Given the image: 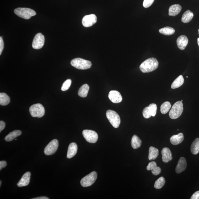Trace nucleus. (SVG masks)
Wrapping results in <instances>:
<instances>
[{"label":"nucleus","mask_w":199,"mask_h":199,"mask_svg":"<svg viewBox=\"0 0 199 199\" xmlns=\"http://www.w3.org/2000/svg\"><path fill=\"white\" fill-rule=\"evenodd\" d=\"M159 63L156 59L149 58L142 63L140 66V69L143 73H149L154 71L158 67Z\"/></svg>","instance_id":"nucleus-1"},{"label":"nucleus","mask_w":199,"mask_h":199,"mask_svg":"<svg viewBox=\"0 0 199 199\" xmlns=\"http://www.w3.org/2000/svg\"><path fill=\"white\" fill-rule=\"evenodd\" d=\"M70 64L76 69L81 70L89 69L92 65L90 61L79 58L72 60Z\"/></svg>","instance_id":"nucleus-2"},{"label":"nucleus","mask_w":199,"mask_h":199,"mask_svg":"<svg viewBox=\"0 0 199 199\" xmlns=\"http://www.w3.org/2000/svg\"><path fill=\"white\" fill-rule=\"evenodd\" d=\"M14 12L19 17L27 20L30 19L36 14L34 10L28 8H18L14 9Z\"/></svg>","instance_id":"nucleus-3"},{"label":"nucleus","mask_w":199,"mask_h":199,"mask_svg":"<svg viewBox=\"0 0 199 199\" xmlns=\"http://www.w3.org/2000/svg\"><path fill=\"white\" fill-rule=\"evenodd\" d=\"M183 111V104L181 101H178L173 105L170 111L169 115L172 119H178Z\"/></svg>","instance_id":"nucleus-4"},{"label":"nucleus","mask_w":199,"mask_h":199,"mask_svg":"<svg viewBox=\"0 0 199 199\" xmlns=\"http://www.w3.org/2000/svg\"><path fill=\"white\" fill-rule=\"evenodd\" d=\"M29 112L32 117L37 118L42 117L45 113L44 107L40 103L32 105L30 107Z\"/></svg>","instance_id":"nucleus-5"},{"label":"nucleus","mask_w":199,"mask_h":199,"mask_svg":"<svg viewBox=\"0 0 199 199\" xmlns=\"http://www.w3.org/2000/svg\"><path fill=\"white\" fill-rule=\"evenodd\" d=\"M106 115L107 119L114 128L119 127L121 123V120L120 116L115 111L108 110L106 112Z\"/></svg>","instance_id":"nucleus-6"},{"label":"nucleus","mask_w":199,"mask_h":199,"mask_svg":"<svg viewBox=\"0 0 199 199\" xmlns=\"http://www.w3.org/2000/svg\"><path fill=\"white\" fill-rule=\"evenodd\" d=\"M97 176V175L96 172H92L83 178L80 181L81 185L83 187H88L92 186L96 181Z\"/></svg>","instance_id":"nucleus-7"},{"label":"nucleus","mask_w":199,"mask_h":199,"mask_svg":"<svg viewBox=\"0 0 199 199\" xmlns=\"http://www.w3.org/2000/svg\"><path fill=\"white\" fill-rule=\"evenodd\" d=\"M82 134L87 141L90 143H96L98 140V134L93 130H83Z\"/></svg>","instance_id":"nucleus-8"},{"label":"nucleus","mask_w":199,"mask_h":199,"mask_svg":"<svg viewBox=\"0 0 199 199\" xmlns=\"http://www.w3.org/2000/svg\"><path fill=\"white\" fill-rule=\"evenodd\" d=\"M59 142L56 139L51 141L45 147L44 150L45 154L46 155H52L56 152L59 147Z\"/></svg>","instance_id":"nucleus-9"},{"label":"nucleus","mask_w":199,"mask_h":199,"mask_svg":"<svg viewBox=\"0 0 199 199\" xmlns=\"http://www.w3.org/2000/svg\"><path fill=\"white\" fill-rule=\"evenodd\" d=\"M44 42V36L41 33H38L35 36L33 39L32 47L34 49H40L43 47Z\"/></svg>","instance_id":"nucleus-10"},{"label":"nucleus","mask_w":199,"mask_h":199,"mask_svg":"<svg viewBox=\"0 0 199 199\" xmlns=\"http://www.w3.org/2000/svg\"><path fill=\"white\" fill-rule=\"evenodd\" d=\"M97 21L96 16L94 14H91L84 17L82 20V23L85 28H89L96 23Z\"/></svg>","instance_id":"nucleus-11"},{"label":"nucleus","mask_w":199,"mask_h":199,"mask_svg":"<svg viewBox=\"0 0 199 199\" xmlns=\"http://www.w3.org/2000/svg\"><path fill=\"white\" fill-rule=\"evenodd\" d=\"M109 98L112 102L115 103H120L123 100L121 94L116 90L110 91L109 94Z\"/></svg>","instance_id":"nucleus-12"},{"label":"nucleus","mask_w":199,"mask_h":199,"mask_svg":"<svg viewBox=\"0 0 199 199\" xmlns=\"http://www.w3.org/2000/svg\"><path fill=\"white\" fill-rule=\"evenodd\" d=\"M186 161L184 157H180L176 168V173L180 174L183 172L186 169Z\"/></svg>","instance_id":"nucleus-13"},{"label":"nucleus","mask_w":199,"mask_h":199,"mask_svg":"<svg viewBox=\"0 0 199 199\" xmlns=\"http://www.w3.org/2000/svg\"><path fill=\"white\" fill-rule=\"evenodd\" d=\"M31 173L30 172H27L22 176L21 179L18 181L17 185L18 187L26 186L30 183Z\"/></svg>","instance_id":"nucleus-14"},{"label":"nucleus","mask_w":199,"mask_h":199,"mask_svg":"<svg viewBox=\"0 0 199 199\" xmlns=\"http://www.w3.org/2000/svg\"><path fill=\"white\" fill-rule=\"evenodd\" d=\"M162 161L164 162L167 163L173 159L171 152L170 149L168 148H165L161 151Z\"/></svg>","instance_id":"nucleus-15"},{"label":"nucleus","mask_w":199,"mask_h":199,"mask_svg":"<svg viewBox=\"0 0 199 199\" xmlns=\"http://www.w3.org/2000/svg\"><path fill=\"white\" fill-rule=\"evenodd\" d=\"M188 42V39L187 37L184 35H182L179 37L177 40L178 47L181 50H184L186 48Z\"/></svg>","instance_id":"nucleus-16"},{"label":"nucleus","mask_w":199,"mask_h":199,"mask_svg":"<svg viewBox=\"0 0 199 199\" xmlns=\"http://www.w3.org/2000/svg\"><path fill=\"white\" fill-rule=\"evenodd\" d=\"M78 151V146L75 143H72L68 147L67 157L68 159L72 158L76 155Z\"/></svg>","instance_id":"nucleus-17"},{"label":"nucleus","mask_w":199,"mask_h":199,"mask_svg":"<svg viewBox=\"0 0 199 199\" xmlns=\"http://www.w3.org/2000/svg\"><path fill=\"white\" fill-rule=\"evenodd\" d=\"M184 140V136L183 134L182 133L174 135L171 137L170 139V141L171 144L172 145H179Z\"/></svg>","instance_id":"nucleus-18"},{"label":"nucleus","mask_w":199,"mask_h":199,"mask_svg":"<svg viewBox=\"0 0 199 199\" xmlns=\"http://www.w3.org/2000/svg\"><path fill=\"white\" fill-rule=\"evenodd\" d=\"M182 8L179 4H175L169 8V14L170 16H175L179 14L181 12Z\"/></svg>","instance_id":"nucleus-19"},{"label":"nucleus","mask_w":199,"mask_h":199,"mask_svg":"<svg viewBox=\"0 0 199 199\" xmlns=\"http://www.w3.org/2000/svg\"><path fill=\"white\" fill-rule=\"evenodd\" d=\"M22 132L20 130H15L10 132L5 137V140L7 142L12 141L17 137L22 134Z\"/></svg>","instance_id":"nucleus-20"},{"label":"nucleus","mask_w":199,"mask_h":199,"mask_svg":"<svg viewBox=\"0 0 199 199\" xmlns=\"http://www.w3.org/2000/svg\"><path fill=\"white\" fill-rule=\"evenodd\" d=\"M194 14L190 10H187L182 16L181 21L184 23H188L192 20Z\"/></svg>","instance_id":"nucleus-21"},{"label":"nucleus","mask_w":199,"mask_h":199,"mask_svg":"<svg viewBox=\"0 0 199 199\" xmlns=\"http://www.w3.org/2000/svg\"><path fill=\"white\" fill-rule=\"evenodd\" d=\"M89 90V86L88 84L83 85L79 90L78 94L80 97H86L88 95Z\"/></svg>","instance_id":"nucleus-22"},{"label":"nucleus","mask_w":199,"mask_h":199,"mask_svg":"<svg viewBox=\"0 0 199 199\" xmlns=\"http://www.w3.org/2000/svg\"><path fill=\"white\" fill-rule=\"evenodd\" d=\"M159 155L158 149L153 146H151L149 149V159L150 161L156 159Z\"/></svg>","instance_id":"nucleus-23"},{"label":"nucleus","mask_w":199,"mask_h":199,"mask_svg":"<svg viewBox=\"0 0 199 199\" xmlns=\"http://www.w3.org/2000/svg\"><path fill=\"white\" fill-rule=\"evenodd\" d=\"M184 82V79L183 76L180 75L171 84V88L172 89L179 88L183 84Z\"/></svg>","instance_id":"nucleus-24"},{"label":"nucleus","mask_w":199,"mask_h":199,"mask_svg":"<svg viewBox=\"0 0 199 199\" xmlns=\"http://www.w3.org/2000/svg\"><path fill=\"white\" fill-rule=\"evenodd\" d=\"M142 141L140 138L136 135L133 136L131 140V146L133 148L137 149L140 148L141 145Z\"/></svg>","instance_id":"nucleus-25"},{"label":"nucleus","mask_w":199,"mask_h":199,"mask_svg":"<svg viewBox=\"0 0 199 199\" xmlns=\"http://www.w3.org/2000/svg\"><path fill=\"white\" fill-rule=\"evenodd\" d=\"M191 151L193 154L196 155L199 152V138H196L192 143Z\"/></svg>","instance_id":"nucleus-26"},{"label":"nucleus","mask_w":199,"mask_h":199,"mask_svg":"<svg viewBox=\"0 0 199 199\" xmlns=\"http://www.w3.org/2000/svg\"><path fill=\"white\" fill-rule=\"evenodd\" d=\"M10 102V97L5 93H0V105L5 106L9 104Z\"/></svg>","instance_id":"nucleus-27"},{"label":"nucleus","mask_w":199,"mask_h":199,"mask_svg":"<svg viewBox=\"0 0 199 199\" xmlns=\"http://www.w3.org/2000/svg\"><path fill=\"white\" fill-rule=\"evenodd\" d=\"M159 32L161 34L166 35V36H170L175 33V30L171 27H166L160 29L159 30Z\"/></svg>","instance_id":"nucleus-28"},{"label":"nucleus","mask_w":199,"mask_h":199,"mask_svg":"<svg viewBox=\"0 0 199 199\" xmlns=\"http://www.w3.org/2000/svg\"><path fill=\"white\" fill-rule=\"evenodd\" d=\"M171 107V104L169 101L163 103L161 107V111L162 114H166L168 112Z\"/></svg>","instance_id":"nucleus-29"},{"label":"nucleus","mask_w":199,"mask_h":199,"mask_svg":"<svg viewBox=\"0 0 199 199\" xmlns=\"http://www.w3.org/2000/svg\"><path fill=\"white\" fill-rule=\"evenodd\" d=\"M165 183V180L163 177H161L155 182L154 187L157 189H161L163 187Z\"/></svg>","instance_id":"nucleus-30"},{"label":"nucleus","mask_w":199,"mask_h":199,"mask_svg":"<svg viewBox=\"0 0 199 199\" xmlns=\"http://www.w3.org/2000/svg\"><path fill=\"white\" fill-rule=\"evenodd\" d=\"M148 107L149 110L150 111L151 115H152V116H153V117H155L156 114L157 109V105L154 103L151 104L149 105Z\"/></svg>","instance_id":"nucleus-31"},{"label":"nucleus","mask_w":199,"mask_h":199,"mask_svg":"<svg viewBox=\"0 0 199 199\" xmlns=\"http://www.w3.org/2000/svg\"><path fill=\"white\" fill-rule=\"evenodd\" d=\"M72 84V80L70 79H68L66 80L65 82L64 83L61 87V90L63 91H65L67 90L70 88V85Z\"/></svg>","instance_id":"nucleus-32"},{"label":"nucleus","mask_w":199,"mask_h":199,"mask_svg":"<svg viewBox=\"0 0 199 199\" xmlns=\"http://www.w3.org/2000/svg\"><path fill=\"white\" fill-rule=\"evenodd\" d=\"M142 113L143 116L145 119H149L152 116L148 107L145 108L143 110Z\"/></svg>","instance_id":"nucleus-33"},{"label":"nucleus","mask_w":199,"mask_h":199,"mask_svg":"<svg viewBox=\"0 0 199 199\" xmlns=\"http://www.w3.org/2000/svg\"><path fill=\"white\" fill-rule=\"evenodd\" d=\"M155 0H144L143 6L145 8H148L152 5Z\"/></svg>","instance_id":"nucleus-34"},{"label":"nucleus","mask_w":199,"mask_h":199,"mask_svg":"<svg viewBox=\"0 0 199 199\" xmlns=\"http://www.w3.org/2000/svg\"><path fill=\"white\" fill-rule=\"evenodd\" d=\"M152 173L155 176H157L159 175L161 172V169L160 167L157 166L155 167L154 169H153L152 170H151Z\"/></svg>","instance_id":"nucleus-35"},{"label":"nucleus","mask_w":199,"mask_h":199,"mask_svg":"<svg viewBox=\"0 0 199 199\" xmlns=\"http://www.w3.org/2000/svg\"><path fill=\"white\" fill-rule=\"evenodd\" d=\"M157 164L155 161H151L149 163L148 166H147L146 169L148 171H151L155 167L157 166Z\"/></svg>","instance_id":"nucleus-36"},{"label":"nucleus","mask_w":199,"mask_h":199,"mask_svg":"<svg viewBox=\"0 0 199 199\" xmlns=\"http://www.w3.org/2000/svg\"><path fill=\"white\" fill-rule=\"evenodd\" d=\"M4 48V43L2 37H0V55H1L2 52Z\"/></svg>","instance_id":"nucleus-37"},{"label":"nucleus","mask_w":199,"mask_h":199,"mask_svg":"<svg viewBox=\"0 0 199 199\" xmlns=\"http://www.w3.org/2000/svg\"><path fill=\"white\" fill-rule=\"evenodd\" d=\"M191 199H199V191H197L192 195Z\"/></svg>","instance_id":"nucleus-38"},{"label":"nucleus","mask_w":199,"mask_h":199,"mask_svg":"<svg viewBox=\"0 0 199 199\" xmlns=\"http://www.w3.org/2000/svg\"><path fill=\"white\" fill-rule=\"evenodd\" d=\"M7 165V163L5 161H0V170H1L3 168L5 167Z\"/></svg>","instance_id":"nucleus-39"},{"label":"nucleus","mask_w":199,"mask_h":199,"mask_svg":"<svg viewBox=\"0 0 199 199\" xmlns=\"http://www.w3.org/2000/svg\"><path fill=\"white\" fill-rule=\"evenodd\" d=\"M5 126V122L3 121H0V132L3 130Z\"/></svg>","instance_id":"nucleus-40"},{"label":"nucleus","mask_w":199,"mask_h":199,"mask_svg":"<svg viewBox=\"0 0 199 199\" xmlns=\"http://www.w3.org/2000/svg\"><path fill=\"white\" fill-rule=\"evenodd\" d=\"M48 198L46 196H40L38 197L35 198H32V199H48Z\"/></svg>","instance_id":"nucleus-41"},{"label":"nucleus","mask_w":199,"mask_h":199,"mask_svg":"<svg viewBox=\"0 0 199 199\" xmlns=\"http://www.w3.org/2000/svg\"><path fill=\"white\" fill-rule=\"evenodd\" d=\"M197 41H198V44L199 45V38H198L197 39Z\"/></svg>","instance_id":"nucleus-42"},{"label":"nucleus","mask_w":199,"mask_h":199,"mask_svg":"<svg viewBox=\"0 0 199 199\" xmlns=\"http://www.w3.org/2000/svg\"><path fill=\"white\" fill-rule=\"evenodd\" d=\"M0 182H1V183H0V186H1V183H2V182H1V181H0Z\"/></svg>","instance_id":"nucleus-43"},{"label":"nucleus","mask_w":199,"mask_h":199,"mask_svg":"<svg viewBox=\"0 0 199 199\" xmlns=\"http://www.w3.org/2000/svg\"><path fill=\"white\" fill-rule=\"evenodd\" d=\"M181 102H182V101H183V100H181Z\"/></svg>","instance_id":"nucleus-44"},{"label":"nucleus","mask_w":199,"mask_h":199,"mask_svg":"<svg viewBox=\"0 0 199 199\" xmlns=\"http://www.w3.org/2000/svg\"><path fill=\"white\" fill-rule=\"evenodd\" d=\"M186 77L188 78V76H186Z\"/></svg>","instance_id":"nucleus-45"},{"label":"nucleus","mask_w":199,"mask_h":199,"mask_svg":"<svg viewBox=\"0 0 199 199\" xmlns=\"http://www.w3.org/2000/svg\"><path fill=\"white\" fill-rule=\"evenodd\" d=\"M199 34V29L198 30Z\"/></svg>","instance_id":"nucleus-46"}]
</instances>
